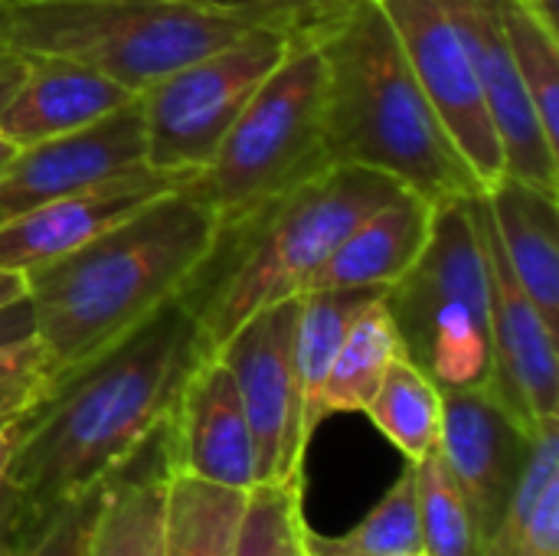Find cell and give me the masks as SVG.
<instances>
[{
    "label": "cell",
    "instance_id": "obj_13",
    "mask_svg": "<svg viewBox=\"0 0 559 556\" xmlns=\"http://www.w3.org/2000/svg\"><path fill=\"white\" fill-rule=\"evenodd\" d=\"M481 79L508 174L559 197V147L547 138L518 75L501 0H439Z\"/></svg>",
    "mask_w": 559,
    "mask_h": 556
},
{
    "label": "cell",
    "instance_id": "obj_21",
    "mask_svg": "<svg viewBox=\"0 0 559 556\" xmlns=\"http://www.w3.org/2000/svg\"><path fill=\"white\" fill-rule=\"evenodd\" d=\"M383 292H305L301 295V315H298V334H295V383H298V416H301V442L311 446L318 426L324 423L321 410V390L328 380V370L334 364V354L354 324V318Z\"/></svg>",
    "mask_w": 559,
    "mask_h": 556
},
{
    "label": "cell",
    "instance_id": "obj_4",
    "mask_svg": "<svg viewBox=\"0 0 559 556\" xmlns=\"http://www.w3.org/2000/svg\"><path fill=\"white\" fill-rule=\"evenodd\" d=\"M409 193L390 174L331 164L259 213L219 229L200 275L180 295L210 354L255 311L305 295L341 239L370 213Z\"/></svg>",
    "mask_w": 559,
    "mask_h": 556
},
{
    "label": "cell",
    "instance_id": "obj_2",
    "mask_svg": "<svg viewBox=\"0 0 559 556\" xmlns=\"http://www.w3.org/2000/svg\"><path fill=\"white\" fill-rule=\"evenodd\" d=\"M216 242L219 220L174 187L69 256L29 269L26 301L56 380L180 298Z\"/></svg>",
    "mask_w": 559,
    "mask_h": 556
},
{
    "label": "cell",
    "instance_id": "obj_3",
    "mask_svg": "<svg viewBox=\"0 0 559 556\" xmlns=\"http://www.w3.org/2000/svg\"><path fill=\"white\" fill-rule=\"evenodd\" d=\"M314 39L324 56V147L331 164L373 167L429 203L481 190L377 0H350Z\"/></svg>",
    "mask_w": 559,
    "mask_h": 556
},
{
    "label": "cell",
    "instance_id": "obj_24",
    "mask_svg": "<svg viewBox=\"0 0 559 556\" xmlns=\"http://www.w3.org/2000/svg\"><path fill=\"white\" fill-rule=\"evenodd\" d=\"M364 413L409 459V465L439 449L442 390L406 354L390 364L380 390Z\"/></svg>",
    "mask_w": 559,
    "mask_h": 556
},
{
    "label": "cell",
    "instance_id": "obj_34",
    "mask_svg": "<svg viewBox=\"0 0 559 556\" xmlns=\"http://www.w3.org/2000/svg\"><path fill=\"white\" fill-rule=\"evenodd\" d=\"M33 334H36V328H33V308H29L26 298L13 301L10 308H0V347L16 344V341H26Z\"/></svg>",
    "mask_w": 559,
    "mask_h": 556
},
{
    "label": "cell",
    "instance_id": "obj_18",
    "mask_svg": "<svg viewBox=\"0 0 559 556\" xmlns=\"http://www.w3.org/2000/svg\"><path fill=\"white\" fill-rule=\"evenodd\" d=\"M432 213L436 203L403 193L383 210L364 216L314 272L305 292H386L423 256L432 233Z\"/></svg>",
    "mask_w": 559,
    "mask_h": 556
},
{
    "label": "cell",
    "instance_id": "obj_5",
    "mask_svg": "<svg viewBox=\"0 0 559 556\" xmlns=\"http://www.w3.org/2000/svg\"><path fill=\"white\" fill-rule=\"evenodd\" d=\"M259 23L193 0H0V52L59 56L141 95Z\"/></svg>",
    "mask_w": 559,
    "mask_h": 556
},
{
    "label": "cell",
    "instance_id": "obj_28",
    "mask_svg": "<svg viewBox=\"0 0 559 556\" xmlns=\"http://www.w3.org/2000/svg\"><path fill=\"white\" fill-rule=\"evenodd\" d=\"M311 556H403L423 554L419 537V508H416V478L413 465L393 482L386 498L347 534L318 537L308 534Z\"/></svg>",
    "mask_w": 559,
    "mask_h": 556
},
{
    "label": "cell",
    "instance_id": "obj_12",
    "mask_svg": "<svg viewBox=\"0 0 559 556\" xmlns=\"http://www.w3.org/2000/svg\"><path fill=\"white\" fill-rule=\"evenodd\" d=\"M531 436L488 387L442 393L439 456L472 508L481 547L504 521L531 452Z\"/></svg>",
    "mask_w": 559,
    "mask_h": 556
},
{
    "label": "cell",
    "instance_id": "obj_22",
    "mask_svg": "<svg viewBox=\"0 0 559 556\" xmlns=\"http://www.w3.org/2000/svg\"><path fill=\"white\" fill-rule=\"evenodd\" d=\"M396 357H403V341L396 334L383 295H377L354 318L334 354V364L321 390L324 419L337 413H364Z\"/></svg>",
    "mask_w": 559,
    "mask_h": 556
},
{
    "label": "cell",
    "instance_id": "obj_10",
    "mask_svg": "<svg viewBox=\"0 0 559 556\" xmlns=\"http://www.w3.org/2000/svg\"><path fill=\"white\" fill-rule=\"evenodd\" d=\"M468 210L478 229L485 275H488V308H491V397L527 429L537 423L559 419V351L557 328L540 315L531 295L521 288L504 246L498 239L485 193H468Z\"/></svg>",
    "mask_w": 559,
    "mask_h": 556
},
{
    "label": "cell",
    "instance_id": "obj_29",
    "mask_svg": "<svg viewBox=\"0 0 559 556\" xmlns=\"http://www.w3.org/2000/svg\"><path fill=\"white\" fill-rule=\"evenodd\" d=\"M102 492L105 482L46 511H23L20 524L3 541L0 556H88V537L102 505Z\"/></svg>",
    "mask_w": 559,
    "mask_h": 556
},
{
    "label": "cell",
    "instance_id": "obj_40",
    "mask_svg": "<svg viewBox=\"0 0 559 556\" xmlns=\"http://www.w3.org/2000/svg\"><path fill=\"white\" fill-rule=\"evenodd\" d=\"M403 556H426V554H403Z\"/></svg>",
    "mask_w": 559,
    "mask_h": 556
},
{
    "label": "cell",
    "instance_id": "obj_7",
    "mask_svg": "<svg viewBox=\"0 0 559 556\" xmlns=\"http://www.w3.org/2000/svg\"><path fill=\"white\" fill-rule=\"evenodd\" d=\"M403 354L445 393L491 383V308L478 229L465 197L436 203L413 269L383 292Z\"/></svg>",
    "mask_w": 559,
    "mask_h": 556
},
{
    "label": "cell",
    "instance_id": "obj_19",
    "mask_svg": "<svg viewBox=\"0 0 559 556\" xmlns=\"http://www.w3.org/2000/svg\"><path fill=\"white\" fill-rule=\"evenodd\" d=\"M164 426L105 478L88 556H164V508L170 478Z\"/></svg>",
    "mask_w": 559,
    "mask_h": 556
},
{
    "label": "cell",
    "instance_id": "obj_39",
    "mask_svg": "<svg viewBox=\"0 0 559 556\" xmlns=\"http://www.w3.org/2000/svg\"><path fill=\"white\" fill-rule=\"evenodd\" d=\"M16 151H20V147H16L13 141H7V138L0 134V174H3V167H7V164L13 161V154H16Z\"/></svg>",
    "mask_w": 559,
    "mask_h": 556
},
{
    "label": "cell",
    "instance_id": "obj_9",
    "mask_svg": "<svg viewBox=\"0 0 559 556\" xmlns=\"http://www.w3.org/2000/svg\"><path fill=\"white\" fill-rule=\"evenodd\" d=\"M298 315L301 295L269 305L216 347V357L226 364L252 429L255 485L305 478L308 446L301 442L295 383Z\"/></svg>",
    "mask_w": 559,
    "mask_h": 556
},
{
    "label": "cell",
    "instance_id": "obj_38",
    "mask_svg": "<svg viewBox=\"0 0 559 556\" xmlns=\"http://www.w3.org/2000/svg\"><path fill=\"white\" fill-rule=\"evenodd\" d=\"M20 298H26V275L0 269V308H10Z\"/></svg>",
    "mask_w": 559,
    "mask_h": 556
},
{
    "label": "cell",
    "instance_id": "obj_8",
    "mask_svg": "<svg viewBox=\"0 0 559 556\" xmlns=\"http://www.w3.org/2000/svg\"><path fill=\"white\" fill-rule=\"evenodd\" d=\"M301 36L311 33L292 26H252L226 46L147 85L138 95L144 164L177 180H190L203 170L239 111Z\"/></svg>",
    "mask_w": 559,
    "mask_h": 556
},
{
    "label": "cell",
    "instance_id": "obj_20",
    "mask_svg": "<svg viewBox=\"0 0 559 556\" xmlns=\"http://www.w3.org/2000/svg\"><path fill=\"white\" fill-rule=\"evenodd\" d=\"M481 193L521 288L559 328V197L511 174Z\"/></svg>",
    "mask_w": 559,
    "mask_h": 556
},
{
    "label": "cell",
    "instance_id": "obj_32",
    "mask_svg": "<svg viewBox=\"0 0 559 556\" xmlns=\"http://www.w3.org/2000/svg\"><path fill=\"white\" fill-rule=\"evenodd\" d=\"M193 3L239 13V16L272 23V26H292L298 33H318L350 0H193Z\"/></svg>",
    "mask_w": 559,
    "mask_h": 556
},
{
    "label": "cell",
    "instance_id": "obj_30",
    "mask_svg": "<svg viewBox=\"0 0 559 556\" xmlns=\"http://www.w3.org/2000/svg\"><path fill=\"white\" fill-rule=\"evenodd\" d=\"M550 482H559V419H544L537 423L531 436V452L521 472V482L514 488V498L504 511V521L498 524L495 537L481 547V556H514L534 508Z\"/></svg>",
    "mask_w": 559,
    "mask_h": 556
},
{
    "label": "cell",
    "instance_id": "obj_23",
    "mask_svg": "<svg viewBox=\"0 0 559 556\" xmlns=\"http://www.w3.org/2000/svg\"><path fill=\"white\" fill-rule=\"evenodd\" d=\"M246 492L170 472L164 556H233Z\"/></svg>",
    "mask_w": 559,
    "mask_h": 556
},
{
    "label": "cell",
    "instance_id": "obj_6",
    "mask_svg": "<svg viewBox=\"0 0 559 556\" xmlns=\"http://www.w3.org/2000/svg\"><path fill=\"white\" fill-rule=\"evenodd\" d=\"M331 167L324 147V56L314 33L301 36L239 111L216 154L183 190L219 229L288 197Z\"/></svg>",
    "mask_w": 559,
    "mask_h": 556
},
{
    "label": "cell",
    "instance_id": "obj_36",
    "mask_svg": "<svg viewBox=\"0 0 559 556\" xmlns=\"http://www.w3.org/2000/svg\"><path fill=\"white\" fill-rule=\"evenodd\" d=\"M26 72V59L13 56V52H0V108L10 102V95L16 92L20 79Z\"/></svg>",
    "mask_w": 559,
    "mask_h": 556
},
{
    "label": "cell",
    "instance_id": "obj_26",
    "mask_svg": "<svg viewBox=\"0 0 559 556\" xmlns=\"http://www.w3.org/2000/svg\"><path fill=\"white\" fill-rule=\"evenodd\" d=\"M419 537L426 556H481V534L475 528L472 508L449 475L439 449L413 465Z\"/></svg>",
    "mask_w": 559,
    "mask_h": 556
},
{
    "label": "cell",
    "instance_id": "obj_17",
    "mask_svg": "<svg viewBox=\"0 0 559 556\" xmlns=\"http://www.w3.org/2000/svg\"><path fill=\"white\" fill-rule=\"evenodd\" d=\"M138 95L108 75L59 56L26 59V72L0 108V134L16 147L98 125Z\"/></svg>",
    "mask_w": 559,
    "mask_h": 556
},
{
    "label": "cell",
    "instance_id": "obj_41",
    "mask_svg": "<svg viewBox=\"0 0 559 556\" xmlns=\"http://www.w3.org/2000/svg\"><path fill=\"white\" fill-rule=\"evenodd\" d=\"M3 423H7V419H3Z\"/></svg>",
    "mask_w": 559,
    "mask_h": 556
},
{
    "label": "cell",
    "instance_id": "obj_37",
    "mask_svg": "<svg viewBox=\"0 0 559 556\" xmlns=\"http://www.w3.org/2000/svg\"><path fill=\"white\" fill-rule=\"evenodd\" d=\"M23 426H26V413H23V416H13V419H7V423H0V482H3V475H7V465H10L16 446H20Z\"/></svg>",
    "mask_w": 559,
    "mask_h": 556
},
{
    "label": "cell",
    "instance_id": "obj_27",
    "mask_svg": "<svg viewBox=\"0 0 559 556\" xmlns=\"http://www.w3.org/2000/svg\"><path fill=\"white\" fill-rule=\"evenodd\" d=\"M501 13L518 75L547 138L559 147V29L524 0H501Z\"/></svg>",
    "mask_w": 559,
    "mask_h": 556
},
{
    "label": "cell",
    "instance_id": "obj_35",
    "mask_svg": "<svg viewBox=\"0 0 559 556\" xmlns=\"http://www.w3.org/2000/svg\"><path fill=\"white\" fill-rule=\"evenodd\" d=\"M23 501H20V495L7 485V478L0 482V547H3V541L13 534V528L20 524V518H23Z\"/></svg>",
    "mask_w": 559,
    "mask_h": 556
},
{
    "label": "cell",
    "instance_id": "obj_25",
    "mask_svg": "<svg viewBox=\"0 0 559 556\" xmlns=\"http://www.w3.org/2000/svg\"><path fill=\"white\" fill-rule=\"evenodd\" d=\"M305 478L259 482L246 492L233 556H311L301 511Z\"/></svg>",
    "mask_w": 559,
    "mask_h": 556
},
{
    "label": "cell",
    "instance_id": "obj_16",
    "mask_svg": "<svg viewBox=\"0 0 559 556\" xmlns=\"http://www.w3.org/2000/svg\"><path fill=\"white\" fill-rule=\"evenodd\" d=\"M183 184L187 180L138 167L95 187L66 193L52 203H43L0 226V269L26 275L29 269L49 265L85 246L108 226L121 223L144 203Z\"/></svg>",
    "mask_w": 559,
    "mask_h": 556
},
{
    "label": "cell",
    "instance_id": "obj_11",
    "mask_svg": "<svg viewBox=\"0 0 559 556\" xmlns=\"http://www.w3.org/2000/svg\"><path fill=\"white\" fill-rule=\"evenodd\" d=\"M409 59L416 82L478 177L481 190L508 177L504 151L481 79L468 59L462 36L439 0H377Z\"/></svg>",
    "mask_w": 559,
    "mask_h": 556
},
{
    "label": "cell",
    "instance_id": "obj_15",
    "mask_svg": "<svg viewBox=\"0 0 559 556\" xmlns=\"http://www.w3.org/2000/svg\"><path fill=\"white\" fill-rule=\"evenodd\" d=\"M164 433L170 472L239 492L255 485L252 429L236 383L216 354H206L193 367Z\"/></svg>",
    "mask_w": 559,
    "mask_h": 556
},
{
    "label": "cell",
    "instance_id": "obj_31",
    "mask_svg": "<svg viewBox=\"0 0 559 556\" xmlns=\"http://www.w3.org/2000/svg\"><path fill=\"white\" fill-rule=\"evenodd\" d=\"M52 383L56 374L36 334L0 347V423L36 410Z\"/></svg>",
    "mask_w": 559,
    "mask_h": 556
},
{
    "label": "cell",
    "instance_id": "obj_14",
    "mask_svg": "<svg viewBox=\"0 0 559 556\" xmlns=\"http://www.w3.org/2000/svg\"><path fill=\"white\" fill-rule=\"evenodd\" d=\"M144 164L138 98L92 128L26 144L0 174V226L66 193L121 177Z\"/></svg>",
    "mask_w": 559,
    "mask_h": 556
},
{
    "label": "cell",
    "instance_id": "obj_33",
    "mask_svg": "<svg viewBox=\"0 0 559 556\" xmlns=\"http://www.w3.org/2000/svg\"><path fill=\"white\" fill-rule=\"evenodd\" d=\"M514 556H559V482H550Z\"/></svg>",
    "mask_w": 559,
    "mask_h": 556
},
{
    "label": "cell",
    "instance_id": "obj_1",
    "mask_svg": "<svg viewBox=\"0 0 559 556\" xmlns=\"http://www.w3.org/2000/svg\"><path fill=\"white\" fill-rule=\"evenodd\" d=\"M206 354L193 311L174 298L138 331L62 374L26 413L3 475L23 508L46 511L121 469L167 423Z\"/></svg>",
    "mask_w": 559,
    "mask_h": 556
}]
</instances>
